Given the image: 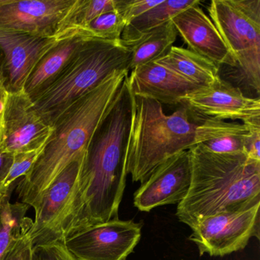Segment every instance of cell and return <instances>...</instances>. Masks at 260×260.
I'll use <instances>...</instances> for the list:
<instances>
[{
	"label": "cell",
	"instance_id": "6da1fadb",
	"mask_svg": "<svg viewBox=\"0 0 260 260\" xmlns=\"http://www.w3.org/2000/svg\"><path fill=\"white\" fill-rule=\"evenodd\" d=\"M134 100L127 75L92 138L50 241H63L89 226L118 219L127 176L126 153Z\"/></svg>",
	"mask_w": 260,
	"mask_h": 260
},
{
	"label": "cell",
	"instance_id": "7a4b0ae2",
	"mask_svg": "<svg viewBox=\"0 0 260 260\" xmlns=\"http://www.w3.org/2000/svg\"><path fill=\"white\" fill-rule=\"evenodd\" d=\"M128 73L127 70L112 73L56 119L42 155L18 182V202L32 207L65 167L86 153Z\"/></svg>",
	"mask_w": 260,
	"mask_h": 260
},
{
	"label": "cell",
	"instance_id": "3957f363",
	"mask_svg": "<svg viewBox=\"0 0 260 260\" xmlns=\"http://www.w3.org/2000/svg\"><path fill=\"white\" fill-rule=\"evenodd\" d=\"M189 191L176 217L192 228L220 213L243 211L260 203V161L246 155L217 154L200 146L189 149Z\"/></svg>",
	"mask_w": 260,
	"mask_h": 260
},
{
	"label": "cell",
	"instance_id": "277c9868",
	"mask_svg": "<svg viewBox=\"0 0 260 260\" xmlns=\"http://www.w3.org/2000/svg\"><path fill=\"white\" fill-rule=\"evenodd\" d=\"M134 96L126 171L134 182L143 183L166 161L196 146L197 124L185 106L167 115L159 102Z\"/></svg>",
	"mask_w": 260,
	"mask_h": 260
},
{
	"label": "cell",
	"instance_id": "5b68a950",
	"mask_svg": "<svg viewBox=\"0 0 260 260\" xmlns=\"http://www.w3.org/2000/svg\"><path fill=\"white\" fill-rule=\"evenodd\" d=\"M131 57L132 51L121 39L86 41L58 78L33 99L35 107L52 126L68 107L112 73L128 71Z\"/></svg>",
	"mask_w": 260,
	"mask_h": 260
},
{
	"label": "cell",
	"instance_id": "8992f818",
	"mask_svg": "<svg viewBox=\"0 0 260 260\" xmlns=\"http://www.w3.org/2000/svg\"><path fill=\"white\" fill-rule=\"evenodd\" d=\"M209 18L236 62L240 78L260 91V0H212Z\"/></svg>",
	"mask_w": 260,
	"mask_h": 260
},
{
	"label": "cell",
	"instance_id": "52a82bcc",
	"mask_svg": "<svg viewBox=\"0 0 260 260\" xmlns=\"http://www.w3.org/2000/svg\"><path fill=\"white\" fill-rule=\"evenodd\" d=\"M260 203L243 211L220 213L191 228L189 240L200 255L223 256L246 247L252 237L259 239Z\"/></svg>",
	"mask_w": 260,
	"mask_h": 260
},
{
	"label": "cell",
	"instance_id": "ba28073f",
	"mask_svg": "<svg viewBox=\"0 0 260 260\" xmlns=\"http://www.w3.org/2000/svg\"><path fill=\"white\" fill-rule=\"evenodd\" d=\"M142 224L111 220L89 226L63 240L77 260H127L139 243Z\"/></svg>",
	"mask_w": 260,
	"mask_h": 260
},
{
	"label": "cell",
	"instance_id": "9c48e42d",
	"mask_svg": "<svg viewBox=\"0 0 260 260\" xmlns=\"http://www.w3.org/2000/svg\"><path fill=\"white\" fill-rule=\"evenodd\" d=\"M3 148L14 155L45 145L53 127L45 121L25 89L9 92L2 97Z\"/></svg>",
	"mask_w": 260,
	"mask_h": 260
},
{
	"label": "cell",
	"instance_id": "30bf717a",
	"mask_svg": "<svg viewBox=\"0 0 260 260\" xmlns=\"http://www.w3.org/2000/svg\"><path fill=\"white\" fill-rule=\"evenodd\" d=\"M58 42L56 37L0 28V51L4 54L6 90L18 92L24 89L36 65Z\"/></svg>",
	"mask_w": 260,
	"mask_h": 260
},
{
	"label": "cell",
	"instance_id": "8fae6325",
	"mask_svg": "<svg viewBox=\"0 0 260 260\" xmlns=\"http://www.w3.org/2000/svg\"><path fill=\"white\" fill-rule=\"evenodd\" d=\"M191 180L189 150L181 152L159 166L134 196V205L141 211L180 203L186 197Z\"/></svg>",
	"mask_w": 260,
	"mask_h": 260
},
{
	"label": "cell",
	"instance_id": "7c38bea8",
	"mask_svg": "<svg viewBox=\"0 0 260 260\" xmlns=\"http://www.w3.org/2000/svg\"><path fill=\"white\" fill-rule=\"evenodd\" d=\"M75 0H0V28L56 37Z\"/></svg>",
	"mask_w": 260,
	"mask_h": 260
},
{
	"label": "cell",
	"instance_id": "4fadbf2b",
	"mask_svg": "<svg viewBox=\"0 0 260 260\" xmlns=\"http://www.w3.org/2000/svg\"><path fill=\"white\" fill-rule=\"evenodd\" d=\"M207 118L241 120L243 124H260V100L249 98L240 88L219 79L209 87L188 95L183 105Z\"/></svg>",
	"mask_w": 260,
	"mask_h": 260
},
{
	"label": "cell",
	"instance_id": "5bb4252c",
	"mask_svg": "<svg viewBox=\"0 0 260 260\" xmlns=\"http://www.w3.org/2000/svg\"><path fill=\"white\" fill-rule=\"evenodd\" d=\"M188 49L217 66L236 67L220 33L199 5L193 6L171 19Z\"/></svg>",
	"mask_w": 260,
	"mask_h": 260
},
{
	"label": "cell",
	"instance_id": "9a60e30c",
	"mask_svg": "<svg viewBox=\"0 0 260 260\" xmlns=\"http://www.w3.org/2000/svg\"><path fill=\"white\" fill-rule=\"evenodd\" d=\"M86 153L70 162L35 202L32 206L35 219L30 231L33 247L48 243L56 222L72 193Z\"/></svg>",
	"mask_w": 260,
	"mask_h": 260
},
{
	"label": "cell",
	"instance_id": "2e32d148",
	"mask_svg": "<svg viewBox=\"0 0 260 260\" xmlns=\"http://www.w3.org/2000/svg\"><path fill=\"white\" fill-rule=\"evenodd\" d=\"M128 82L134 95L170 106L183 105L188 95L202 89L156 61L135 68Z\"/></svg>",
	"mask_w": 260,
	"mask_h": 260
},
{
	"label": "cell",
	"instance_id": "e0dca14e",
	"mask_svg": "<svg viewBox=\"0 0 260 260\" xmlns=\"http://www.w3.org/2000/svg\"><path fill=\"white\" fill-rule=\"evenodd\" d=\"M89 39L80 36L60 39L44 55L30 75L25 92L31 100L46 90L60 75L83 44Z\"/></svg>",
	"mask_w": 260,
	"mask_h": 260
},
{
	"label": "cell",
	"instance_id": "ac0fdd59",
	"mask_svg": "<svg viewBox=\"0 0 260 260\" xmlns=\"http://www.w3.org/2000/svg\"><path fill=\"white\" fill-rule=\"evenodd\" d=\"M250 132L249 124L207 118L197 124L196 145L217 154H245Z\"/></svg>",
	"mask_w": 260,
	"mask_h": 260
},
{
	"label": "cell",
	"instance_id": "d6986e66",
	"mask_svg": "<svg viewBox=\"0 0 260 260\" xmlns=\"http://www.w3.org/2000/svg\"><path fill=\"white\" fill-rule=\"evenodd\" d=\"M154 61L202 89L220 78L218 66L182 47L172 46Z\"/></svg>",
	"mask_w": 260,
	"mask_h": 260
},
{
	"label": "cell",
	"instance_id": "ffe728a7",
	"mask_svg": "<svg viewBox=\"0 0 260 260\" xmlns=\"http://www.w3.org/2000/svg\"><path fill=\"white\" fill-rule=\"evenodd\" d=\"M13 185L4 194L0 204V260H4L18 241L30 233L33 224V220L26 217L28 205L10 202Z\"/></svg>",
	"mask_w": 260,
	"mask_h": 260
},
{
	"label": "cell",
	"instance_id": "44dd1931",
	"mask_svg": "<svg viewBox=\"0 0 260 260\" xmlns=\"http://www.w3.org/2000/svg\"><path fill=\"white\" fill-rule=\"evenodd\" d=\"M177 31L171 20L140 36L135 40L124 42L132 51L128 71H133L164 55L176 42Z\"/></svg>",
	"mask_w": 260,
	"mask_h": 260
},
{
	"label": "cell",
	"instance_id": "7402d4cb",
	"mask_svg": "<svg viewBox=\"0 0 260 260\" xmlns=\"http://www.w3.org/2000/svg\"><path fill=\"white\" fill-rule=\"evenodd\" d=\"M200 4V0H164L127 25L121 39L124 42L135 40L142 35L167 23L186 9Z\"/></svg>",
	"mask_w": 260,
	"mask_h": 260
},
{
	"label": "cell",
	"instance_id": "603a6c76",
	"mask_svg": "<svg viewBox=\"0 0 260 260\" xmlns=\"http://www.w3.org/2000/svg\"><path fill=\"white\" fill-rule=\"evenodd\" d=\"M116 0H75L73 7L60 24L56 38L60 39L72 36L99 16L115 10Z\"/></svg>",
	"mask_w": 260,
	"mask_h": 260
},
{
	"label": "cell",
	"instance_id": "cb8c5ba5",
	"mask_svg": "<svg viewBox=\"0 0 260 260\" xmlns=\"http://www.w3.org/2000/svg\"><path fill=\"white\" fill-rule=\"evenodd\" d=\"M125 27L124 21L113 10L99 16L83 28L74 31L72 36H80L86 39L102 41L118 40L121 39Z\"/></svg>",
	"mask_w": 260,
	"mask_h": 260
},
{
	"label": "cell",
	"instance_id": "d4e9b609",
	"mask_svg": "<svg viewBox=\"0 0 260 260\" xmlns=\"http://www.w3.org/2000/svg\"><path fill=\"white\" fill-rule=\"evenodd\" d=\"M45 147V145H44L36 150L23 152L13 156V164L4 181V191H7L18 179L23 177L31 170L39 156L42 155Z\"/></svg>",
	"mask_w": 260,
	"mask_h": 260
},
{
	"label": "cell",
	"instance_id": "484cf974",
	"mask_svg": "<svg viewBox=\"0 0 260 260\" xmlns=\"http://www.w3.org/2000/svg\"><path fill=\"white\" fill-rule=\"evenodd\" d=\"M164 0H116L115 11L126 26L146 12L159 5Z\"/></svg>",
	"mask_w": 260,
	"mask_h": 260
},
{
	"label": "cell",
	"instance_id": "4316f807",
	"mask_svg": "<svg viewBox=\"0 0 260 260\" xmlns=\"http://www.w3.org/2000/svg\"><path fill=\"white\" fill-rule=\"evenodd\" d=\"M31 260H77L67 249L63 241L34 246Z\"/></svg>",
	"mask_w": 260,
	"mask_h": 260
},
{
	"label": "cell",
	"instance_id": "83f0119b",
	"mask_svg": "<svg viewBox=\"0 0 260 260\" xmlns=\"http://www.w3.org/2000/svg\"><path fill=\"white\" fill-rule=\"evenodd\" d=\"M3 93L0 97V193H5L7 191L4 190V183L13 161V155L5 153L3 148Z\"/></svg>",
	"mask_w": 260,
	"mask_h": 260
},
{
	"label": "cell",
	"instance_id": "f1b7e54d",
	"mask_svg": "<svg viewBox=\"0 0 260 260\" xmlns=\"http://www.w3.org/2000/svg\"><path fill=\"white\" fill-rule=\"evenodd\" d=\"M33 245L30 233L25 234L7 254L4 260H31Z\"/></svg>",
	"mask_w": 260,
	"mask_h": 260
},
{
	"label": "cell",
	"instance_id": "f546056e",
	"mask_svg": "<svg viewBox=\"0 0 260 260\" xmlns=\"http://www.w3.org/2000/svg\"><path fill=\"white\" fill-rule=\"evenodd\" d=\"M249 125L251 132L245 146V155L249 159L260 161V124Z\"/></svg>",
	"mask_w": 260,
	"mask_h": 260
},
{
	"label": "cell",
	"instance_id": "4dcf8cb0",
	"mask_svg": "<svg viewBox=\"0 0 260 260\" xmlns=\"http://www.w3.org/2000/svg\"><path fill=\"white\" fill-rule=\"evenodd\" d=\"M4 89H5V87H4V78H3L2 74L0 73V97L2 95Z\"/></svg>",
	"mask_w": 260,
	"mask_h": 260
},
{
	"label": "cell",
	"instance_id": "1f68e13d",
	"mask_svg": "<svg viewBox=\"0 0 260 260\" xmlns=\"http://www.w3.org/2000/svg\"><path fill=\"white\" fill-rule=\"evenodd\" d=\"M5 193H0V204H1V201H2L3 196H4V194H5Z\"/></svg>",
	"mask_w": 260,
	"mask_h": 260
}]
</instances>
